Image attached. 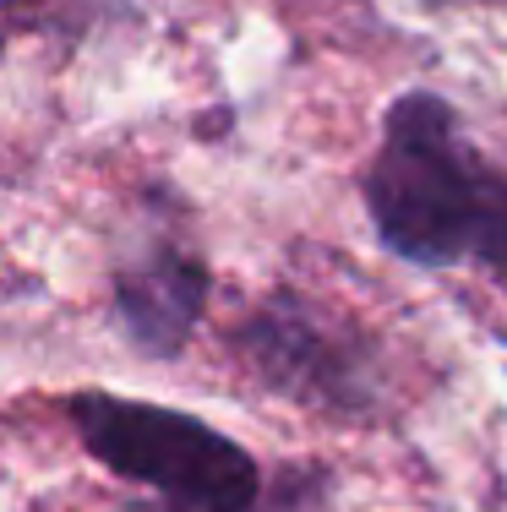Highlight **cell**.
<instances>
[{
  "instance_id": "3",
  "label": "cell",
  "mask_w": 507,
  "mask_h": 512,
  "mask_svg": "<svg viewBox=\"0 0 507 512\" xmlns=\"http://www.w3.org/2000/svg\"><path fill=\"white\" fill-rule=\"evenodd\" d=\"M235 355L251 365L257 382L295 404L328 414H366L377 404V371H371L366 338L344 333L306 295H268L235 327Z\"/></svg>"
},
{
  "instance_id": "5",
  "label": "cell",
  "mask_w": 507,
  "mask_h": 512,
  "mask_svg": "<svg viewBox=\"0 0 507 512\" xmlns=\"http://www.w3.org/2000/svg\"><path fill=\"white\" fill-rule=\"evenodd\" d=\"M431 6H442V0H431ZM502 6H507V0H502Z\"/></svg>"
},
{
  "instance_id": "4",
  "label": "cell",
  "mask_w": 507,
  "mask_h": 512,
  "mask_svg": "<svg viewBox=\"0 0 507 512\" xmlns=\"http://www.w3.org/2000/svg\"><path fill=\"white\" fill-rule=\"evenodd\" d=\"M213 273L175 229H148L115 262V322L148 360H175L208 311Z\"/></svg>"
},
{
  "instance_id": "1",
  "label": "cell",
  "mask_w": 507,
  "mask_h": 512,
  "mask_svg": "<svg viewBox=\"0 0 507 512\" xmlns=\"http://www.w3.org/2000/svg\"><path fill=\"white\" fill-rule=\"evenodd\" d=\"M371 229L415 267L507 273V175L458 126L442 93H404L360 175Z\"/></svg>"
},
{
  "instance_id": "2",
  "label": "cell",
  "mask_w": 507,
  "mask_h": 512,
  "mask_svg": "<svg viewBox=\"0 0 507 512\" xmlns=\"http://www.w3.org/2000/svg\"><path fill=\"white\" fill-rule=\"evenodd\" d=\"M66 420L88 458L153 491L164 512H257L262 502L257 458L186 409L88 387L66 398Z\"/></svg>"
}]
</instances>
